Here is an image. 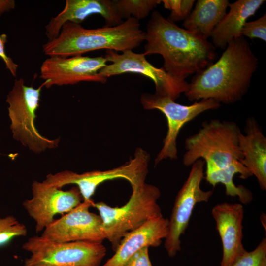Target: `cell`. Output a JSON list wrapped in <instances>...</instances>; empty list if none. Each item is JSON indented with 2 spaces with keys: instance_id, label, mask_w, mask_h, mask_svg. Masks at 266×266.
Instances as JSON below:
<instances>
[{
  "instance_id": "19",
  "label": "cell",
  "mask_w": 266,
  "mask_h": 266,
  "mask_svg": "<svg viewBox=\"0 0 266 266\" xmlns=\"http://www.w3.org/2000/svg\"><path fill=\"white\" fill-rule=\"evenodd\" d=\"M265 0H238L229 3V11L213 30L211 37L215 48L225 49L229 43L241 36L244 24L253 16Z\"/></svg>"
},
{
  "instance_id": "2",
  "label": "cell",
  "mask_w": 266,
  "mask_h": 266,
  "mask_svg": "<svg viewBox=\"0 0 266 266\" xmlns=\"http://www.w3.org/2000/svg\"><path fill=\"white\" fill-rule=\"evenodd\" d=\"M145 41L144 53L161 55L164 70L180 81L201 71L216 57L211 42L179 27L158 11L152 12L147 23Z\"/></svg>"
},
{
  "instance_id": "27",
  "label": "cell",
  "mask_w": 266,
  "mask_h": 266,
  "mask_svg": "<svg viewBox=\"0 0 266 266\" xmlns=\"http://www.w3.org/2000/svg\"><path fill=\"white\" fill-rule=\"evenodd\" d=\"M148 251V247L140 249L131 256L123 266H153Z\"/></svg>"
},
{
  "instance_id": "17",
  "label": "cell",
  "mask_w": 266,
  "mask_h": 266,
  "mask_svg": "<svg viewBox=\"0 0 266 266\" xmlns=\"http://www.w3.org/2000/svg\"><path fill=\"white\" fill-rule=\"evenodd\" d=\"M169 220L163 216L149 219L138 228L127 234L102 266H123L134 254L144 247L160 246L168 232Z\"/></svg>"
},
{
  "instance_id": "3",
  "label": "cell",
  "mask_w": 266,
  "mask_h": 266,
  "mask_svg": "<svg viewBox=\"0 0 266 266\" xmlns=\"http://www.w3.org/2000/svg\"><path fill=\"white\" fill-rule=\"evenodd\" d=\"M145 38L139 20L130 17L115 26L87 29L80 24L66 22L58 36L43 45L49 56L69 57L98 50L122 52L138 47Z\"/></svg>"
},
{
  "instance_id": "12",
  "label": "cell",
  "mask_w": 266,
  "mask_h": 266,
  "mask_svg": "<svg viewBox=\"0 0 266 266\" xmlns=\"http://www.w3.org/2000/svg\"><path fill=\"white\" fill-rule=\"evenodd\" d=\"M32 197L23 202L29 215L35 223V231H43L56 214L68 213L81 203L83 199L77 187L64 191L61 188L34 181Z\"/></svg>"
},
{
  "instance_id": "4",
  "label": "cell",
  "mask_w": 266,
  "mask_h": 266,
  "mask_svg": "<svg viewBox=\"0 0 266 266\" xmlns=\"http://www.w3.org/2000/svg\"><path fill=\"white\" fill-rule=\"evenodd\" d=\"M241 133L233 121L213 119L203 122L200 130L185 140L183 165L190 166L202 159L206 165L225 168L241 162L239 146Z\"/></svg>"
},
{
  "instance_id": "26",
  "label": "cell",
  "mask_w": 266,
  "mask_h": 266,
  "mask_svg": "<svg viewBox=\"0 0 266 266\" xmlns=\"http://www.w3.org/2000/svg\"><path fill=\"white\" fill-rule=\"evenodd\" d=\"M241 36L248 37L251 39L259 38L266 42V14L255 20L246 22L241 30Z\"/></svg>"
},
{
  "instance_id": "10",
  "label": "cell",
  "mask_w": 266,
  "mask_h": 266,
  "mask_svg": "<svg viewBox=\"0 0 266 266\" xmlns=\"http://www.w3.org/2000/svg\"><path fill=\"white\" fill-rule=\"evenodd\" d=\"M204 165L202 159L192 164L187 178L176 195L164 243L170 257H174L181 250L180 238L189 225L195 206L199 203L208 202L213 194L212 190L204 191L200 187L204 178Z\"/></svg>"
},
{
  "instance_id": "8",
  "label": "cell",
  "mask_w": 266,
  "mask_h": 266,
  "mask_svg": "<svg viewBox=\"0 0 266 266\" xmlns=\"http://www.w3.org/2000/svg\"><path fill=\"white\" fill-rule=\"evenodd\" d=\"M149 160V154L142 148H138L133 158L117 167L82 173L64 170L54 174H49L43 181L59 188L68 184H75L83 201H91L97 188L105 181L124 179L130 183L132 187L145 183Z\"/></svg>"
},
{
  "instance_id": "15",
  "label": "cell",
  "mask_w": 266,
  "mask_h": 266,
  "mask_svg": "<svg viewBox=\"0 0 266 266\" xmlns=\"http://www.w3.org/2000/svg\"><path fill=\"white\" fill-rule=\"evenodd\" d=\"M211 213L222 244L220 266H232L247 251L242 243L243 206L241 203L225 202L213 206Z\"/></svg>"
},
{
  "instance_id": "28",
  "label": "cell",
  "mask_w": 266,
  "mask_h": 266,
  "mask_svg": "<svg viewBox=\"0 0 266 266\" xmlns=\"http://www.w3.org/2000/svg\"><path fill=\"white\" fill-rule=\"evenodd\" d=\"M6 42V35L4 34L0 35V57L4 61L6 68L10 71L13 76H16L18 65L6 55L4 51V44Z\"/></svg>"
},
{
  "instance_id": "5",
  "label": "cell",
  "mask_w": 266,
  "mask_h": 266,
  "mask_svg": "<svg viewBox=\"0 0 266 266\" xmlns=\"http://www.w3.org/2000/svg\"><path fill=\"white\" fill-rule=\"evenodd\" d=\"M132 188L129 200L121 207H113L103 202L93 205L102 220L105 239L110 242L114 251L127 234L149 219L163 216L157 203L161 196L158 187L144 183Z\"/></svg>"
},
{
  "instance_id": "9",
  "label": "cell",
  "mask_w": 266,
  "mask_h": 266,
  "mask_svg": "<svg viewBox=\"0 0 266 266\" xmlns=\"http://www.w3.org/2000/svg\"><path fill=\"white\" fill-rule=\"evenodd\" d=\"M140 102L147 110L156 109L162 112L166 118L167 131L163 145L155 159V165L164 159H177V138L182 127L202 113L217 109L221 104L213 99H202L191 105L178 103L170 98L156 94L145 93L141 95Z\"/></svg>"
},
{
  "instance_id": "18",
  "label": "cell",
  "mask_w": 266,
  "mask_h": 266,
  "mask_svg": "<svg viewBox=\"0 0 266 266\" xmlns=\"http://www.w3.org/2000/svg\"><path fill=\"white\" fill-rule=\"evenodd\" d=\"M239 146L241 163L257 178L261 189L266 190V138L254 117L246 121L245 134L241 133Z\"/></svg>"
},
{
  "instance_id": "24",
  "label": "cell",
  "mask_w": 266,
  "mask_h": 266,
  "mask_svg": "<svg viewBox=\"0 0 266 266\" xmlns=\"http://www.w3.org/2000/svg\"><path fill=\"white\" fill-rule=\"evenodd\" d=\"M232 266H266V239L263 238L252 251H246Z\"/></svg>"
},
{
  "instance_id": "6",
  "label": "cell",
  "mask_w": 266,
  "mask_h": 266,
  "mask_svg": "<svg viewBox=\"0 0 266 266\" xmlns=\"http://www.w3.org/2000/svg\"><path fill=\"white\" fill-rule=\"evenodd\" d=\"M22 248L31 254L22 266H100L107 252L102 243L57 242L41 235L29 238Z\"/></svg>"
},
{
  "instance_id": "29",
  "label": "cell",
  "mask_w": 266,
  "mask_h": 266,
  "mask_svg": "<svg viewBox=\"0 0 266 266\" xmlns=\"http://www.w3.org/2000/svg\"><path fill=\"white\" fill-rule=\"evenodd\" d=\"M14 0H0V15L5 11L14 8Z\"/></svg>"
},
{
  "instance_id": "20",
  "label": "cell",
  "mask_w": 266,
  "mask_h": 266,
  "mask_svg": "<svg viewBox=\"0 0 266 266\" xmlns=\"http://www.w3.org/2000/svg\"><path fill=\"white\" fill-rule=\"evenodd\" d=\"M229 3L228 0H198L194 9L184 20V29L208 40L226 14Z\"/></svg>"
},
{
  "instance_id": "11",
  "label": "cell",
  "mask_w": 266,
  "mask_h": 266,
  "mask_svg": "<svg viewBox=\"0 0 266 266\" xmlns=\"http://www.w3.org/2000/svg\"><path fill=\"white\" fill-rule=\"evenodd\" d=\"M146 55L132 50H126L121 54L113 50H106L104 56L110 64L100 69L99 74L108 77L127 73H137L152 80L155 84L156 95L166 96L175 100L188 89L186 81L174 79L163 68H157L146 58Z\"/></svg>"
},
{
  "instance_id": "7",
  "label": "cell",
  "mask_w": 266,
  "mask_h": 266,
  "mask_svg": "<svg viewBox=\"0 0 266 266\" xmlns=\"http://www.w3.org/2000/svg\"><path fill=\"white\" fill-rule=\"evenodd\" d=\"M47 84V81H44L38 88H34L26 85L23 78L16 79L6 100L9 104L10 127L13 138L37 153L57 147L59 142V138L50 140L43 137L35 127L40 92Z\"/></svg>"
},
{
  "instance_id": "14",
  "label": "cell",
  "mask_w": 266,
  "mask_h": 266,
  "mask_svg": "<svg viewBox=\"0 0 266 266\" xmlns=\"http://www.w3.org/2000/svg\"><path fill=\"white\" fill-rule=\"evenodd\" d=\"M105 57H91L77 55L71 57L50 56L42 64L40 78L47 81L45 86L73 85L80 82L104 83L107 78L99 74L107 65Z\"/></svg>"
},
{
  "instance_id": "23",
  "label": "cell",
  "mask_w": 266,
  "mask_h": 266,
  "mask_svg": "<svg viewBox=\"0 0 266 266\" xmlns=\"http://www.w3.org/2000/svg\"><path fill=\"white\" fill-rule=\"evenodd\" d=\"M26 226L14 216L9 215L0 218V245L5 244L16 237L25 236Z\"/></svg>"
},
{
  "instance_id": "16",
  "label": "cell",
  "mask_w": 266,
  "mask_h": 266,
  "mask_svg": "<svg viewBox=\"0 0 266 266\" xmlns=\"http://www.w3.org/2000/svg\"><path fill=\"white\" fill-rule=\"evenodd\" d=\"M93 14L101 15L107 26H117L123 22L118 14L115 0H66L62 11L51 18L46 26L45 34L49 41L52 40L58 36L66 22L80 24Z\"/></svg>"
},
{
  "instance_id": "13",
  "label": "cell",
  "mask_w": 266,
  "mask_h": 266,
  "mask_svg": "<svg viewBox=\"0 0 266 266\" xmlns=\"http://www.w3.org/2000/svg\"><path fill=\"white\" fill-rule=\"evenodd\" d=\"M94 202L83 201L71 211L54 219L43 230L42 236L57 242L102 243L105 239L102 220L89 211Z\"/></svg>"
},
{
  "instance_id": "21",
  "label": "cell",
  "mask_w": 266,
  "mask_h": 266,
  "mask_svg": "<svg viewBox=\"0 0 266 266\" xmlns=\"http://www.w3.org/2000/svg\"><path fill=\"white\" fill-rule=\"evenodd\" d=\"M236 174H239V177L243 179L252 176L249 170L241 162H239L225 168H218L206 165L204 178L213 187L218 183L222 184L225 187L226 195L238 197L241 204H248L253 200L252 193L242 185L236 186L235 184L233 177Z\"/></svg>"
},
{
  "instance_id": "1",
  "label": "cell",
  "mask_w": 266,
  "mask_h": 266,
  "mask_svg": "<svg viewBox=\"0 0 266 266\" xmlns=\"http://www.w3.org/2000/svg\"><path fill=\"white\" fill-rule=\"evenodd\" d=\"M258 60L244 37L233 39L215 63L196 74L184 93L191 101L211 99L230 104L247 93Z\"/></svg>"
},
{
  "instance_id": "22",
  "label": "cell",
  "mask_w": 266,
  "mask_h": 266,
  "mask_svg": "<svg viewBox=\"0 0 266 266\" xmlns=\"http://www.w3.org/2000/svg\"><path fill=\"white\" fill-rule=\"evenodd\" d=\"M160 3L161 0H115L117 12L121 19L133 17L138 20L146 17Z\"/></svg>"
},
{
  "instance_id": "25",
  "label": "cell",
  "mask_w": 266,
  "mask_h": 266,
  "mask_svg": "<svg viewBox=\"0 0 266 266\" xmlns=\"http://www.w3.org/2000/svg\"><path fill=\"white\" fill-rule=\"evenodd\" d=\"M195 2L194 0H161L164 7L171 11L167 19L173 23L185 20L192 11Z\"/></svg>"
}]
</instances>
